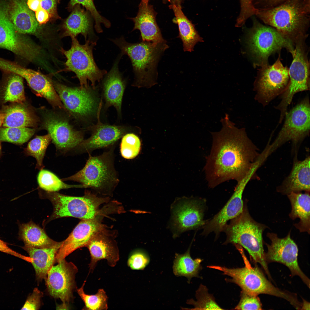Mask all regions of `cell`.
I'll return each instance as SVG.
<instances>
[{"mask_svg":"<svg viewBox=\"0 0 310 310\" xmlns=\"http://www.w3.org/2000/svg\"><path fill=\"white\" fill-rule=\"evenodd\" d=\"M77 4L82 5L86 10L90 13L94 21V28L97 32H102L101 26L102 24L106 28L110 27V22L100 14L96 8L93 0H70L68 6L69 9H72Z\"/></svg>","mask_w":310,"mask_h":310,"instance_id":"cell-41","label":"cell"},{"mask_svg":"<svg viewBox=\"0 0 310 310\" xmlns=\"http://www.w3.org/2000/svg\"><path fill=\"white\" fill-rule=\"evenodd\" d=\"M310 0H288L273 8L257 9L255 14L294 44L305 40L310 26Z\"/></svg>","mask_w":310,"mask_h":310,"instance_id":"cell-2","label":"cell"},{"mask_svg":"<svg viewBox=\"0 0 310 310\" xmlns=\"http://www.w3.org/2000/svg\"><path fill=\"white\" fill-rule=\"evenodd\" d=\"M310 158L304 160L294 159L292 170L289 175L276 188L277 191L283 195L301 191L310 192Z\"/></svg>","mask_w":310,"mask_h":310,"instance_id":"cell-22","label":"cell"},{"mask_svg":"<svg viewBox=\"0 0 310 310\" xmlns=\"http://www.w3.org/2000/svg\"><path fill=\"white\" fill-rule=\"evenodd\" d=\"M289 79V69L284 67L280 55L271 65L261 67L254 84L255 99L264 107L284 91Z\"/></svg>","mask_w":310,"mask_h":310,"instance_id":"cell-13","label":"cell"},{"mask_svg":"<svg viewBox=\"0 0 310 310\" xmlns=\"http://www.w3.org/2000/svg\"><path fill=\"white\" fill-rule=\"evenodd\" d=\"M113 149L96 156L89 154L84 166L75 174L61 179L81 183L83 188H90L99 191H110L119 182L114 165Z\"/></svg>","mask_w":310,"mask_h":310,"instance_id":"cell-5","label":"cell"},{"mask_svg":"<svg viewBox=\"0 0 310 310\" xmlns=\"http://www.w3.org/2000/svg\"><path fill=\"white\" fill-rule=\"evenodd\" d=\"M310 192H292L287 195L291 203V210L289 214L293 220L299 218L298 223L294 224L295 227L301 232L310 234Z\"/></svg>","mask_w":310,"mask_h":310,"instance_id":"cell-30","label":"cell"},{"mask_svg":"<svg viewBox=\"0 0 310 310\" xmlns=\"http://www.w3.org/2000/svg\"><path fill=\"white\" fill-rule=\"evenodd\" d=\"M169 7L174 12L175 18L173 21L178 25L179 34L177 37L183 42L184 51L192 52L197 43L203 41L202 38L195 30L194 25L183 13L181 5L170 4Z\"/></svg>","mask_w":310,"mask_h":310,"instance_id":"cell-31","label":"cell"},{"mask_svg":"<svg viewBox=\"0 0 310 310\" xmlns=\"http://www.w3.org/2000/svg\"><path fill=\"white\" fill-rule=\"evenodd\" d=\"M60 0H26L28 8L34 13L36 20L41 26L49 22L60 18L57 5Z\"/></svg>","mask_w":310,"mask_h":310,"instance_id":"cell-34","label":"cell"},{"mask_svg":"<svg viewBox=\"0 0 310 310\" xmlns=\"http://www.w3.org/2000/svg\"><path fill=\"white\" fill-rule=\"evenodd\" d=\"M43 294L37 288H35L28 298L21 310H38L41 305V300Z\"/></svg>","mask_w":310,"mask_h":310,"instance_id":"cell-47","label":"cell"},{"mask_svg":"<svg viewBox=\"0 0 310 310\" xmlns=\"http://www.w3.org/2000/svg\"><path fill=\"white\" fill-rule=\"evenodd\" d=\"M206 201L200 198H178L170 207L171 215L169 227L174 238L183 232L202 227L204 220Z\"/></svg>","mask_w":310,"mask_h":310,"instance_id":"cell-12","label":"cell"},{"mask_svg":"<svg viewBox=\"0 0 310 310\" xmlns=\"http://www.w3.org/2000/svg\"><path fill=\"white\" fill-rule=\"evenodd\" d=\"M150 262L148 253L144 250L137 249L129 255L127 261L128 266L133 270H143Z\"/></svg>","mask_w":310,"mask_h":310,"instance_id":"cell-44","label":"cell"},{"mask_svg":"<svg viewBox=\"0 0 310 310\" xmlns=\"http://www.w3.org/2000/svg\"><path fill=\"white\" fill-rule=\"evenodd\" d=\"M15 73L24 78L30 87L53 106L63 109L65 107L53 84L45 75L35 70L21 65L17 67Z\"/></svg>","mask_w":310,"mask_h":310,"instance_id":"cell-24","label":"cell"},{"mask_svg":"<svg viewBox=\"0 0 310 310\" xmlns=\"http://www.w3.org/2000/svg\"><path fill=\"white\" fill-rule=\"evenodd\" d=\"M91 256L89 272H92L98 261L105 259L109 266L115 267L119 259L118 250L116 246L106 239L97 235L87 246Z\"/></svg>","mask_w":310,"mask_h":310,"instance_id":"cell-28","label":"cell"},{"mask_svg":"<svg viewBox=\"0 0 310 310\" xmlns=\"http://www.w3.org/2000/svg\"><path fill=\"white\" fill-rule=\"evenodd\" d=\"M2 155V152H1V143H0V157Z\"/></svg>","mask_w":310,"mask_h":310,"instance_id":"cell-54","label":"cell"},{"mask_svg":"<svg viewBox=\"0 0 310 310\" xmlns=\"http://www.w3.org/2000/svg\"><path fill=\"white\" fill-rule=\"evenodd\" d=\"M42 125L50 135L57 150L66 152L77 147L83 140V133L73 129L64 118L52 113L44 115Z\"/></svg>","mask_w":310,"mask_h":310,"instance_id":"cell-19","label":"cell"},{"mask_svg":"<svg viewBox=\"0 0 310 310\" xmlns=\"http://www.w3.org/2000/svg\"><path fill=\"white\" fill-rule=\"evenodd\" d=\"M35 129L28 127L0 128V141L22 145L27 142L34 134Z\"/></svg>","mask_w":310,"mask_h":310,"instance_id":"cell-39","label":"cell"},{"mask_svg":"<svg viewBox=\"0 0 310 310\" xmlns=\"http://www.w3.org/2000/svg\"><path fill=\"white\" fill-rule=\"evenodd\" d=\"M253 26L247 30V42L254 65L262 67L268 64L269 57L283 48L292 55L295 45L275 28L264 25L255 17Z\"/></svg>","mask_w":310,"mask_h":310,"instance_id":"cell-7","label":"cell"},{"mask_svg":"<svg viewBox=\"0 0 310 310\" xmlns=\"http://www.w3.org/2000/svg\"><path fill=\"white\" fill-rule=\"evenodd\" d=\"M1 112L5 115L3 127H28L34 126L36 123L32 113L23 104L5 106Z\"/></svg>","mask_w":310,"mask_h":310,"instance_id":"cell-32","label":"cell"},{"mask_svg":"<svg viewBox=\"0 0 310 310\" xmlns=\"http://www.w3.org/2000/svg\"><path fill=\"white\" fill-rule=\"evenodd\" d=\"M5 117V115L4 113H0V127L3 123Z\"/></svg>","mask_w":310,"mask_h":310,"instance_id":"cell-52","label":"cell"},{"mask_svg":"<svg viewBox=\"0 0 310 310\" xmlns=\"http://www.w3.org/2000/svg\"><path fill=\"white\" fill-rule=\"evenodd\" d=\"M156 14L152 5L141 1L137 15L131 18L134 24L133 30H140L142 41L153 42H166L163 38L156 23Z\"/></svg>","mask_w":310,"mask_h":310,"instance_id":"cell-23","label":"cell"},{"mask_svg":"<svg viewBox=\"0 0 310 310\" xmlns=\"http://www.w3.org/2000/svg\"><path fill=\"white\" fill-rule=\"evenodd\" d=\"M19 237L25 245L36 248L48 247L58 242L50 238L44 230L32 221L20 225Z\"/></svg>","mask_w":310,"mask_h":310,"instance_id":"cell-33","label":"cell"},{"mask_svg":"<svg viewBox=\"0 0 310 310\" xmlns=\"http://www.w3.org/2000/svg\"><path fill=\"white\" fill-rule=\"evenodd\" d=\"M267 237L271 241L270 244L266 243L268 251L265 253L267 263L277 262L282 263L290 270L292 276H298L308 287L310 280L302 272L298 262V249L291 238L290 232L283 238H279L275 233H268Z\"/></svg>","mask_w":310,"mask_h":310,"instance_id":"cell-15","label":"cell"},{"mask_svg":"<svg viewBox=\"0 0 310 310\" xmlns=\"http://www.w3.org/2000/svg\"><path fill=\"white\" fill-rule=\"evenodd\" d=\"M190 246L185 253H176L173 266V272L177 276H184L190 281L193 277H197L201 267L202 259H193L190 254Z\"/></svg>","mask_w":310,"mask_h":310,"instance_id":"cell-35","label":"cell"},{"mask_svg":"<svg viewBox=\"0 0 310 310\" xmlns=\"http://www.w3.org/2000/svg\"><path fill=\"white\" fill-rule=\"evenodd\" d=\"M37 179L40 187L46 191L55 192L63 189L82 188L81 184L70 185L67 184L53 173L43 169L39 172Z\"/></svg>","mask_w":310,"mask_h":310,"instance_id":"cell-38","label":"cell"},{"mask_svg":"<svg viewBox=\"0 0 310 310\" xmlns=\"http://www.w3.org/2000/svg\"><path fill=\"white\" fill-rule=\"evenodd\" d=\"M255 173L251 170L241 181L237 183L233 194L221 210L212 218L206 221L202 234L207 235L214 232L216 237L222 232L227 222L240 214L243 208V194L245 188Z\"/></svg>","mask_w":310,"mask_h":310,"instance_id":"cell-18","label":"cell"},{"mask_svg":"<svg viewBox=\"0 0 310 310\" xmlns=\"http://www.w3.org/2000/svg\"><path fill=\"white\" fill-rule=\"evenodd\" d=\"M26 0H10L9 13L11 20L16 30L22 34L37 35L42 28L37 22L34 13L28 8Z\"/></svg>","mask_w":310,"mask_h":310,"instance_id":"cell-25","label":"cell"},{"mask_svg":"<svg viewBox=\"0 0 310 310\" xmlns=\"http://www.w3.org/2000/svg\"><path fill=\"white\" fill-rule=\"evenodd\" d=\"M243 257L245 264L243 267L230 268L215 266L214 269L230 276L232 282L239 285L243 292L256 295L266 294L277 297L287 300L296 309L300 308L301 303L296 295L275 286L258 267H252L243 255Z\"/></svg>","mask_w":310,"mask_h":310,"instance_id":"cell-6","label":"cell"},{"mask_svg":"<svg viewBox=\"0 0 310 310\" xmlns=\"http://www.w3.org/2000/svg\"><path fill=\"white\" fill-rule=\"evenodd\" d=\"M240 1L241 11L235 25L238 27L242 26L249 18L255 15L257 10L254 6L252 0H240Z\"/></svg>","mask_w":310,"mask_h":310,"instance_id":"cell-46","label":"cell"},{"mask_svg":"<svg viewBox=\"0 0 310 310\" xmlns=\"http://www.w3.org/2000/svg\"><path fill=\"white\" fill-rule=\"evenodd\" d=\"M70 48L61 51L66 58L65 63L67 71L74 72L80 82L82 88L89 86L88 81H90L93 89L95 88L96 82H99L106 73L104 70L99 69L94 59L93 50L96 42L87 40L85 43L81 44L76 37H71Z\"/></svg>","mask_w":310,"mask_h":310,"instance_id":"cell-8","label":"cell"},{"mask_svg":"<svg viewBox=\"0 0 310 310\" xmlns=\"http://www.w3.org/2000/svg\"><path fill=\"white\" fill-rule=\"evenodd\" d=\"M0 251L16 257L27 261L29 257L22 255L10 248L6 243L0 239Z\"/></svg>","mask_w":310,"mask_h":310,"instance_id":"cell-49","label":"cell"},{"mask_svg":"<svg viewBox=\"0 0 310 310\" xmlns=\"http://www.w3.org/2000/svg\"><path fill=\"white\" fill-rule=\"evenodd\" d=\"M57 263L48 271L45 279L46 285L51 296L59 299L63 304L67 305L73 297L78 269L73 263L68 262L65 259Z\"/></svg>","mask_w":310,"mask_h":310,"instance_id":"cell-17","label":"cell"},{"mask_svg":"<svg viewBox=\"0 0 310 310\" xmlns=\"http://www.w3.org/2000/svg\"><path fill=\"white\" fill-rule=\"evenodd\" d=\"M122 138L120 150L122 156L128 159L135 158L140 149L141 142L139 138L131 133L125 134Z\"/></svg>","mask_w":310,"mask_h":310,"instance_id":"cell-43","label":"cell"},{"mask_svg":"<svg viewBox=\"0 0 310 310\" xmlns=\"http://www.w3.org/2000/svg\"><path fill=\"white\" fill-rule=\"evenodd\" d=\"M100 225L96 217L92 219L82 220L68 237L62 241L56 256L58 262L76 250L87 246L99 232Z\"/></svg>","mask_w":310,"mask_h":310,"instance_id":"cell-21","label":"cell"},{"mask_svg":"<svg viewBox=\"0 0 310 310\" xmlns=\"http://www.w3.org/2000/svg\"><path fill=\"white\" fill-rule=\"evenodd\" d=\"M301 309L310 310V304L307 301L304 300L303 303H301Z\"/></svg>","mask_w":310,"mask_h":310,"instance_id":"cell-51","label":"cell"},{"mask_svg":"<svg viewBox=\"0 0 310 310\" xmlns=\"http://www.w3.org/2000/svg\"><path fill=\"white\" fill-rule=\"evenodd\" d=\"M118 63L117 60L107 75L103 82V87L106 105L114 106L120 114L125 83L119 70Z\"/></svg>","mask_w":310,"mask_h":310,"instance_id":"cell-29","label":"cell"},{"mask_svg":"<svg viewBox=\"0 0 310 310\" xmlns=\"http://www.w3.org/2000/svg\"><path fill=\"white\" fill-rule=\"evenodd\" d=\"M51 141L49 134L41 136H37L30 141L24 152L26 156L34 158L36 161V168L39 170L44 167L43 160L47 148Z\"/></svg>","mask_w":310,"mask_h":310,"instance_id":"cell-37","label":"cell"},{"mask_svg":"<svg viewBox=\"0 0 310 310\" xmlns=\"http://www.w3.org/2000/svg\"><path fill=\"white\" fill-rule=\"evenodd\" d=\"M53 85L64 107L76 117H86L98 110V102L93 88L71 87L58 83Z\"/></svg>","mask_w":310,"mask_h":310,"instance_id":"cell-16","label":"cell"},{"mask_svg":"<svg viewBox=\"0 0 310 310\" xmlns=\"http://www.w3.org/2000/svg\"><path fill=\"white\" fill-rule=\"evenodd\" d=\"M94 19L90 13L77 4L64 22L62 26L64 36L76 37L80 34L86 40L88 35L93 34Z\"/></svg>","mask_w":310,"mask_h":310,"instance_id":"cell-26","label":"cell"},{"mask_svg":"<svg viewBox=\"0 0 310 310\" xmlns=\"http://www.w3.org/2000/svg\"><path fill=\"white\" fill-rule=\"evenodd\" d=\"M9 8V4L0 3V48L32 61L38 55L39 49L30 39L16 30L10 19Z\"/></svg>","mask_w":310,"mask_h":310,"instance_id":"cell-14","label":"cell"},{"mask_svg":"<svg viewBox=\"0 0 310 310\" xmlns=\"http://www.w3.org/2000/svg\"><path fill=\"white\" fill-rule=\"evenodd\" d=\"M149 0H141V1L146 3H148Z\"/></svg>","mask_w":310,"mask_h":310,"instance_id":"cell-53","label":"cell"},{"mask_svg":"<svg viewBox=\"0 0 310 310\" xmlns=\"http://www.w3.org/2000/svg\"><path fill=\"white\" fill-rule=\"evenodd\" d=\"M183 0H163L164 2H168L171 5H181Z\"/></svg>","mask_w":310,"mask_h":310,"instance_id":"cell-50","label":"cell"},{"mask_svg":"<svg viewBox=\"0 0 310 310\" xmlns=\"http://www.w3.org/2000/svg\"><path fill=\"white\" fill-rule=\"evenodd\" d=\"M11 73L3 89V100L5 102H11L23 104L25 100L23 78L16 74Z\"/></svg>","mask_w":310,"mask_h":310,"instance_id":"cell-36","label":"cell"},{"mask_svg":"<svg viewBox=\"0 0 310 310\" xmlns=\"http://www.w3.org/2000/svg\"><path fill=\"white\" fill-rule=\"evenodd\" d=\"M288 0H252L253 4L257 9H269L277 6Z\"/></svg>","mask_w":310,"mask_h":310,"instance_id":"cell-48","label":"cell"},{"mask_svg":"<svg viewBox=\"0 0 310 310\" xmlns=\"http://www.w3.org/2000/svg\"><path fill=\"white\" fill-rule=\"evenodd\" d=\"M220 122L221 130L211 132L212 146L204 168L208 186L212 188L230 180L239 182L259 162L258 149L245 129L236 127L227 114Z\"/></svg>","mask_w":310,"mask_h":310,"instance_id":"cell-1","label":"cell"},{"mask_svg":"<svg viewBox=\"0 0 310 310\" xmlns=\"http://www.w3.org/2000/svg\"><path fill=\"white\" fill-rule=\"evenodd\" d=\"M62 241L48 247L36 248L25 245L23 249L28 254L35 270L37 280L40 281L46 277L47 273L56 260L57 252Z\"/></svg>","mask_w":310,"mask_h":310,"instance_id":"cell-27","label":"cell"},{"mask_svg":"<svg viewBox=\"0 0 310 310\" xmlns=\"http://www.w3.org/2000/svg\"><path fill=\"white\" fill-rule=\"evenodd\" d=\"M284 124L273 142L266 146L269 156L287 142L291 141L297 156L299 146L309 134L310 106L307 96L286 113Z\"/></svg>","mask_w":310,"mask_h":310,"instance_id":"cell-9","label":"cell"},{"mask_svg":"<svg viewBox=\"0 0 310 310\" xmlns=\"http://www.w3.org/2000/svg\"><path fill=\"white\" fill-rule=\"evenodd\" d=\"M235 309L237 310H261L262 306L257 295L242 292L240 300Z\"/></svg>","mask_w":310,"mask_h":310,"instance_id":"cell-45","label":"cell"},{"mask_svg":"<svg viewBox=\"0 0 310 310\" xmlns=\"http://www.w3.org/2000/svg\"><path fill=\"white\" fill-rule=\"evenodd\" d=\"M231 220L222 231L226 236L225 243L239 245L243 247L254 261L260 264L271 279L263 246V233L267 226L253 220L249 214L245 202L242 213Z\"/></svg>","mask_w":310,"mask_h":310,"instance_id":"cell-4","label":"cell"},{"mask_svg":"<svg viewBox=\"0 0 310 310\" xmlns=\"http://www.w3.org/2000/svg\"><path fill=\"white\" fill-rule=\"evenodd\" d=\"M86 281L81 287L77 289V292L83 301L85 306L83 309L92 310H107L108 308V297L103 289H99L96 294L89 295L86 294L84 290Z\"/></svg>","mask_w":310,"mask_h":310,"instance_id":"cell-40","label":"cell"},{"mask_svg":"<svg viewBox=\"0 0 310 310\" xmlns=\"http://www.w3.org/2000/svg\"><path fill=\"white\" fill-rule=\"evenodd\" d=\"M196 301L191 299L187 302L188 304L194 306V308L193 309H222L216 302L211 295L208 293L207 288L204 286L200 285L196 291Z\"/></svg>","mask_w":310,"mask_h":310,"instance_id":"cell-42","label":"cell"},{"mask_svg":"<svg viewBox=\"0 0 310 310\" xmlns=\"http://www.w3.org/2000/svg\"><path fill=\"white\" fill-rule=\"evenodd\" d=\"M112 41L127 55L131 61L135 75L133 86L138 87L154 85L157 76V67L162 55L168 48L167 42L143 41L135 43L127 42L123 37Z\"/></svg>","mask_w":310,"mask_h":310,"instance_id":"cell-3","label":"cell"},{"mask_svg":"<svg viewBox=\"0 0 310 310\" xmlns=\"http://www.w3.org/2000/svg\"><path fill=\"white\" fill-rule=\"evenodd\" d=\"M49 200L53 207L51 218L72 217L82 220L93 219L96 217L100 206L107 200L86 191L81 197L68 196L56 192H41Z\"/></svg>","mask_w":310,"mask_h":310,"instance_id":"cell-10","label":"cell"},{"mask_svg":"<svg viewBox=\"0 0 310 310\" xmlns=\"http://www.w3.org/2000/svg\"><path fill=\"white\" fill-rule=\"evenodd\" d=\"M305 41H300L295 44L292 55L293 60L289 69V82L281 94L280 102L275 107L280 111L281 116L285 115L295 94L309 90L310 65Z\"/></svg>","mask_w":310,"mask_h":310,"instance_id":"cell-11","label":"cell"},{"mask_svg":"<svg viewBox=\"0 0 310 310\" xmlns=\"http://www.w3.org/2000/svg\"><path fill=\"white\" fill-rule=\"evenodd\" d=\"M102 101L97 111V122L91 127L92 135L77 147L81 152L89 154L93 150L113 145L127 132L124 127L110 125L102 123L100 119Z\"/></svg>","mask_w":310,"mask_h":310,"instance_id":"cell-20","label":"cell"}]
</instances>
